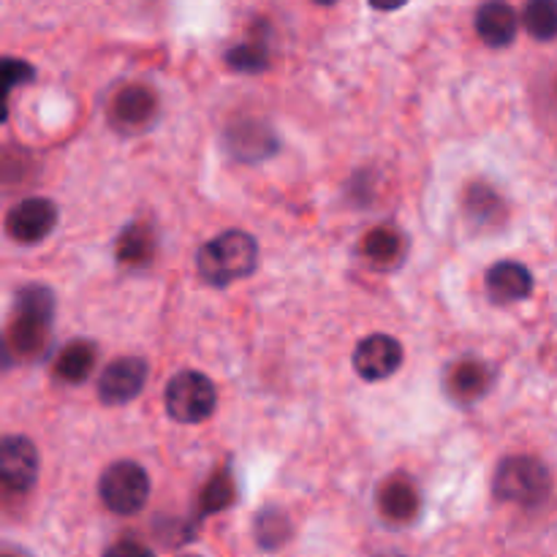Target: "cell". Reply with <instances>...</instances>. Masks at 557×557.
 <instances>
[{
  "mask_svg": "<svg viewBox=\"0 0 557 557\" xmlns=\"http://www.w3.org/2000/svg\"><path fill=\"white\" fill-rule=\"evenodd\" d=\"M147 384V362L139 357L114 359L98 379V400L109 408H117L141 395Z\"/></svg>",
  "mask_w": 557,
  "mask_h": 557,
  "instance_id": "7",
  "label": "cell"
},
{
  "mask_svg": "<svg viewBox=\"0 0 557 557\" xmlns=\"http://www.w3.org/2000/svg\"><path fill=\"white\" fill-rule=\"evenodd\" d=\"M98 495H101L103 506L114 515H136V511L145 509L147 498H150V476L139 462H112L101 473Z\"/></svg>",
  "mask_w": 557,
  "mask_h": 557,
  "instance_id": "5",
  "label": "cell"
},
{
  "mask_svg": "<svg viewBox=\"0 0 557 557\" xmlns=\"http://www.w3.org/2000/svg\"><path fill=\"white\" fill-rule=\"evenodd\" d=\"M408 253V239L395 226H375L364 234L362 256L373 270L389 272L403 264Z\"/></svg>",
  "mask_w": 557,
  "mask_h": 557,
  "instance_id": "15",
  "label": "cell"
},
{
  "mask_svg": "<svg viewBox=\"0 0 557 557\" xmlns=\"http://www.w3.org/2000/svg\"><path fill=\"white\" fill-rule=\"evenodd\" d=\"M158 114V98L147 85H125L109 107V120L123 134H139L150 128Z\"/></svg>",
  "mask_w": 557,
  "mask_h": 557,
  "instance_id": "9",
  "label": "cell"
},
{
  "mask_svg": "<svg viewBox=\"0 0 557 557\" xmlns=\"http://www.w3.org/2000/svg\"><path fill=\"white\" fill-rule=\"evenodd\" d=\"M522 25L539 41H553L557 38V0H528Z\"/></svg>",
  "mask_w": 557,
  "mask_h": 557,
  "instance_id": "19",
  "label": "cell"
},
{
  "mask_svg": "<svg viewBox=\"0 0 557 557\" xmlns=\"http://www.w3.org/2000/svg\"><path fill=\"white\" fill-rule=\"evenodd\" d=\"M408 0H370V5H373L375 11H397L403 9Z\"/></svg>",
  "mask_w": 557,
  "mask_h": 557,
  "instance_id": "26",
  "label": "cell"
},
{
  "mask_svg": "<svg viewBox=\"0 0 557 557\" xmlns=\"http://www.w3.org/2000/svg\"><path fill=\"white\" fill-rule=\"evenodd\" d=\"M166 411L180 424H201L215 413L218 392L207 375L183 370L166 386Z\"/></svg>",
  "mask_w": 557,
  "mask_h": 557,
  "instance_id": "4",
  "label": "cell"
},
{
  "mask_svg": "<svg viewBox=\"0 0 557 557\" xmlns=\"http://www.w3.org/2000/svg\"><path fill=\"white\" fill-rule=\"evenodd\" d=\"M466 210L468 215L476 218L479 223H487L498 221V212L504 210V207H500V199L495 196L493 188H487V185H473V188L468 190Z\"/></svg>",
  "mask_w": 557,
  "mask_h": 557,
  "instance_id": "23",
  "label": "cell"
},
{
  "mask_svg": "<svg viewBox=\"0 0 557 557\" xmlns=\"http://www.w3.org/2000/svg\"><path fill=\"white\" fill-rule=\"evenodd\" d=\"M38 476V451L22 435H5L0 444V482L5 493H27Z\"/></svg>",
  "mask_w": 557,
  "mask_h": 557,
  "instance_id": "8",
  "label": "cell"
},
{
  "mask_svg": "<svg viewBox=\"0 0 557 557\" xmlns=\"http://www.w3.org/2000/svg\"><path fill=\"white\" fill-rule=\"evenodd\" d=\"M3 74H5V82H9V87H16V85H27V82H33V74H36V69H33L27 60L5 58Z\"/></svg>",
  "mask_w": 557,
  "mask_h": 557,
  "instance_id": "24",
  "label": "cell"
},
{
  "mask_svg": "<svg viewBox=\"0 0 557 557\" xmlns=\"http://www.w3.org/2000/svg\"><path fill=\"white\" fill-rule=\"evenodd\" d=\"M256 267H259V243L239 228L212 237L210 243L201 245L199 256H196V270H199L201 281L218 288L245 281L248 275H253Z\"/></svg>",
  "mask_w": 557,
  "mask_h": 557,
  "instance_id": "1",
  "label": "cell"
},
{
  "mask_svg": "<svg viewBox=\"0 0 557 557\" xmlns=\"http://www.w3.org/2000/svg\"><path fill=\"white\" fill-rule=\"evenodd\" d=\"M96 359L98 351L90 341H74L60 351L58 362H54V375L65 384H82L96 368Z\"/></svg>",
  "mask_w": 557,
  "mask_h": 557,
  "instance_id": "18",
  "label": "cell"
},
{
  "mask_svg": "<svg viewBox=\"0 0 557 557\" xmlns=\"http://www.w3.org/2000/svg\"><path fill=\"white\" fill-rule=\"evenodd\" d=\"M484 288H487L490 299L498 305L522 302V299L531 297L533 275L520 261H498L495 267H490Z\"/></svg>",
  "mask_w": 557,
  "mask_h": 557,
  "instance_id": "14",
  "label": "cell"
},
{
  "mask_svg": "<svg viewBox=\"0 0 557 557\" xmlns=\"http://www.w3.org/2000/svg\"><path fill=\"white\" fill-rule=\"evenodd\" d=\"M493 490L506 504L539 506L547 500L549 490H553V476H549L547 466L536 457L515 455L506 457L498 466Z\"/></svg>",
  "mask_w": 557,
  "mask_h": 557,
  "instance_id": "3",
  "label": "cell"
},
{
  "mask_svg": "<svg viewBox=\"0 0 557 557\" xmlns=\"http://www.w3.org/2000/svg\"><path fill=\"white\" fill-rule=\"evenodd\" d=\"M3 557H22V555H14V553H3Z\"/></svg>",
  "mask_w": 557,
  "mask_h": 557,
  "instance_id": "28",
  "label": "cell"
},
{
  "mask_svg": "<svg viewBox=\"0 0 557 557\" xmlns=\"http://www.w3.org/2000/svg\"><path fill=\"white\" fill-rule=\"evenodd\" d=\"M228 147L243 161H261L277 150V139L264 123H243L228 136Z\"/></svg>",
  "mask_w": 557,
  "mask_h": 557,
  "instance_id": "17",
  "label": "cell"
},
{
  "mask_svg": "<svg viewBox=\"0 0 557 557\" xmlns=\"http://www.w3.org/2000/svg\"><path fill=\"white\" fill-rule=\"evenodd\" d=\"M54 319V297L44 286H27L16 294L9 324V348L33 359L47 348Z\"/></svg>",
  "mask_w": 557,
  "mask_h": 557,
  "instance_id": "2",
  "label": "cell"
},
{
  "mask_svg": "<svg viewBox=\"0 0 557 557\" xmlns=\"http://www.w3.org/2000/svg\"><path fill=\"white\" fill-rule=\"evenodd\" d=\"M379 511L386 522L392 525H408V522L417 520L419 515V490L417 484L411 482L403 473H395V476L386 479L379 487Z\"/></svg>",
  "mask_w": 557,
  "mask_h": 557,
  "instance_id": "12",
  "label": "cell"
},
{
  "mask_svg": "<svg viewBox=\"0 0 557 557\" xmlns=\"http://www.w3.org/2000/svg\"><path fill=\"white\" fill-rule=\"evenodd\" d=\"M288 533H292V525H288V517L281 509L259 511V517H256V542H259V547L277 549L281 544L288 542Z\"/></svg>",
  "mask_w": 557,
  "mask_h": 557,
  "instance_id": "21",
  "label": "cell"
},
{
  "mask_svg": "<svg viewBox=\"0 0 557 557\" xmlns=\"http://www.w3.org/2000/svg\"><path fill=\"white\" fill-rule=\"evenodd\" d=\"M114 256H117L125 270H145V267L152 264V256H156V237H152L145 223H131L117 237Z\"/></svg>",
  "mask_w": 557,
  "mask_h": 557,
  "instance_id": "16",
  "label": "cell"
},
{
  "mask_svg": "<svg viewBox=\"0 0 557 557\" xmlns=\"http://www.w3.org/2000/svg\"><path fill=\"white\" fill-rule=\"evenodd\" d=\"M473 25H476V36L493 49L509 47L520 30L517 11L506 0H487V3L479 5Z\"/></svg>",
  "mask_w": 557,
  "mask_h": 557,
  "instance_id": "13",
  "label": "cell"
},
{
  "mask_svg": "<svg viewBox=\"0 0 557 557\" xmlns=\"http://www.w3.org/2000/svg\"><path fill=\"white\" fill-rule=\"evenodd\" d=\"M493 384L495 370L487 362H482V359H462V362H455L444 379L446 395L455 403H460V406L479 403L493 389Z\"/></svg>",
  "mask_w": 557,
  "mask_h": 557,
  "instance_id": "11",
  "label": "cell"
},
{
  "mask_svg": "<svg viewBox=\"0 0 557 557\" xmlns=\"http://www.w3.org/2000/svg\"><path fill=\"white\" fill-rule=\"evenodd\" d=\"M234 500H237V487H234L232 473L215 471L199 495V515L207 517L215 511H226Z\"/></svg>",
  "mask_w": 557,
  "mask_h": 557,
  "instance_id": "20",
  "label": "cell"
},
{
  "mask_svg": "<svg viewBox=\"0 0 557 557\" xmlns=\"http://www.w3.org/2000/svg\"><path fill=\"white\" fill-rule=\"evenodd\" d=\"M54 226H58V207L44 196L16 201L5 215V234L20 245L44 243Z\"/></svg>",
  "mask_w": 557,
  "mask_h": 557,
  "instance_id": "6",
  "label": "cell"
},
{
  "mask_svg": "<svg viewBox=\"0 0 557 557\" xmlns=\"http://www.w3.org/2000/svg\"><path fill=\"white\" fill-rule=\"evenodd\" d=\"M403 364V346L392 335H368L354 348V370L364 381H384Z\"/></svg>",
  "mask_w": 557,
  "mask_h": 557,
  "instance_id": "10",
  "label": "cell"
},
{
  "mask_svg": "<svg viewBox=\"0 0 557 557\" xmlns=\"http://www.w3.org/2000/svg\"><path fill=\"white\" fill-rule=\"evenodd\" d=\"M103 557H156L152 549H147L145 544L134 542V539H123V542L112 544V547L103 553Z\"/></svg>",
  "mask_w": 557,
  "mask_h": 557,
  "instance_id": "25",
  "label": "cell"
},
{
  "mask_svg": "<svg viewBox=\"0 0 557 557\" xmlns=\"http://www.w3.org/2000/svg\"><path fill=\"white\" fill-rule=\"evenodd\" d=\"M226 63L232 65L234 71H243V74H259L261 69H267V47L264 41H248L237 44L232 52L226 54Z\"/></svg>",
  "mask_w": 557,
  "mask_h": 557,
  "instance_id": "22",
  "label": "cell"
},
{
  "mask_svg": "<svg viewBox=\"0 0 557 557\" xmlns=\"http://www.w3.org/2000/svg\"><path fill=\"white\" fill-rule=\"evenodd\" d=\"M315 3H321V5H332V3H337V0H315Z\"/></svg>",
  "mask_w": 557,
  "mask_h": 557,
  "instance_id": "27",
  "label": "cell"
},
{
  "mask_svg": "<svg viewBox=\"0 0 557 557\" xmlns=\"http://www.w3.org/2000/svg\"><path fill=\"white\" fill-rule=\"evenodd\" d=\"M183 557H199V555H183Z\"/></svg>",
  "mask_w": 557,
  "mask_h": 557,
  "instance_id": "29",
  "label": "cell"
}]
</instances>
